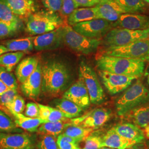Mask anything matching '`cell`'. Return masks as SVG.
<instances>
[{
	"instance_id": "6da1fadb",
	"label": "cell",
	"mask_w": 149,
	"mask_h": 149,
	"mask_svg": "<svg viewBox=\"0 0 149 149\" xmlns=\"http://www.w3.org/2000/svg\"><path fill=\"white\" fill-rule=\"evenodd\" d=\"M96 65L101 71L138 79L144 74L145 64L138 59L102 55L97 59Z\"/></svg>"
},
{
	"instance_id": "7a4b0ae2",
	"label": "cell",
	"mask_w": 149,
	"mask_h": 149,
	"mask_svg": "<svg viewBox=\"0 0 149 149\" xmlns=\"http://www.w3.org/2000/svg\"><path fill=\"white\" fill-rule=\"evenodd\" d=\"M68 70L63 63L51 61L42 66V90L50 95L55 96L66 88L69 81Z\"/></svg>"
},
{
	"instance_id": "3957f363",
	"label": "cell",
	"mask_w": 149,
	"mask_h": 149,
	"mask_svg": "<svg viewBox=\"0 0 149 149\" xmlns=\"http://www.w3.org/2000/svg\"><path fill=\"white\" fill-rule=\"evenodd\" d=\"M149 102V91L140 81L130 87L116 102L118 116H124L134 109Z\"/></svg>"
},
{
	"instance_id": "277c9868",
	"label": "cell",
	"mask_w": 149,
	"mask_h": 149,
	"mask_svg": "<svg viewBox=\"0 0 149 149\" xmlns=\"http://www.w3.org/2000/svg\"><path fill=\"white\" fill-rule=\"evenodd\" d=\"M63 22L56 13L48 11L36 12L27 17L26 29L32 35H42L62 26Z\"/></svg>"
},
{
	"instance_id": "5b68a950",
	"label": "cell",
	"mask_w": 149,
	"mask_h": 149,
	"mask_svg": "<svg viewBox=\"0 0 149 149\" xmlns=\"http://www.w3.org/2000/svg\"><path fill=\"white\" fill-rule=\"evenodd\" d=\"M63 44L75 52L85 55L95 53L101 44L100 39L86 37L69 25L62 26Z\"/></svg>"
},
{
	"instance_id": "8992f818",
	"label": "cell",
	"mask_w": 149,
	"mask_h": 149,
	"mask_svg": "<svg viewBox=\"0 0 149 149\" xmlns=\"http://www.w3.org/2000/svg\"><path fill=\"white\" fill-rule=\"evenodd\" d=\"M103 55L149 62V40H140L127 45L107 47Z\"/></svg>"
},
{
	"instance_id": "52a82bcc",
	"label": "cell",
	"mask_w": 149,
	"mask_h": 149,
	"mask_svg": "<svg viewBox=\"0 0 149 149\" xmlns=\"http://www.w3.org/2000/svg\"><path fill=\"white\" fill-rule=\"evenodd\" d=\"M149 38V28L145 30L132 31L114 28L103 37L102 43L107 47H119Z\"/></svg>"
},
{
	"instance_id": "ba28073f",
	"label": "cell",
	"mask_w": 149,
	"mask_h": 149,
	"mask_svg": "<svg viewBox=\"0 0 149 149\" xmlns=\"http://www.w3.org/2000/svg\"><path fill=\"white\" fill-rule=\"evenodd\" d=\"M79 77L83 80L90 96L91 103L99 104L104 100V93L95 70L84 61L79 65Z\"/></svg>"
},
{
	"instance_id": "9c48e42d",
	"label": "cell",
	"mask_w": 149,
	"mask_h": 149,
	"mask_svg": "<svg viewBox=\"0 0 149 149\" xmlns=\"http://www.w3.org/2000/svg\"><path fill=\"white\" fill-rule=\"evenodd\" d=\"M35 134L0 133V149H36Z\"/></svg>"
},
{
	"instance_id": "30bf717a",
	"label": "cell",
	"mask_w": 149,
	"mask_h": 149,
	"mask_svg": "<svg viewBox=\"0 0 149 149\" xmlns=\"http://www.w3.org/2000/svg\"><path fill=\"white\" fill-rule=\"evenodd\" d=\"M72 28L86 37L100 39L112 29L113 23L103 19H96L76 24Z\"/></svg>"
},
{
	"instance_id": "8fae6325",
	"label": "cell",
	"mask_w": 149,
	"mask_h": 149,
	"mask_svg": "<svg viewBox=\"0 0 149 149\" xmlns=\"http://www.w3.org/2000/svg\"><path fill=\"white\" fill-rule=\"evenodd\" d=\"M99 75L107 90L112 95H116L128 88L134 80L137 78L125 75L116 74L100 70Z\"/></svg>"
},
{
	"instance_id": "7c38bea8",
	"label": "cell",
	"mask_w": 149,
	"mask_h": 149,
	"mask_svg": "<svg viewBox=\"0 0 149 149\" xmlns=\"http://www.w3.org/2000/svg\"><path fill=\"white\" fill-rule=\"evenodd\" d=\"M62 26L52 32L33 37L34 48L37 51H43L61 47L63 44Z\"/></svg>"
},
{
	"instance_id": "4fadbf2b",
	"label": "cell",
	"mask_w": 149,
	"mask_h": 149,
	"mask_svg": "<svg viewBox=\"0 0 149 149\" xmlns=\"http://www.w3.org/2000/svg\"><path fill=\"white\" fill-rule=\"evenodd\" d=\"M124 28L132 31L145 30L149 28V16L123 13L117 21L113 23V28Z\"/></svg>"
},
{
	"instance_id": "5bb4252c",
	"label": "cell",
	"mask_w": 149,
	"mask_h": 149,
	"mask_svg": "<svg viewBox=\"0 0 149 149\" xmlns=\"http://www.w3.org/2000/svg\"><path fill=\"white\" fill-rule=\"evenodd\" d=\"M63 98L72 102L82 109H85L90 105V99L88 91L83 80L80 77L65 92Z\"/></svg>"
},
{
	"instance_id": "9a60e30c",
	"label": "cell",
	"mask_w": 149,
	"mask_h": 149,
	"mask_svg": "<svg viewBox=\"0 0 149 149\" xmlns=\"http://www.w3.org/2000/svg\"><path fill=\"white\" fill-rule=\"evenodd\" d=\"M42 85V66L39 63L32 74L22 84L21 90L25 96L36 99L40 94Z\"/></svg>"
},
{
	"instance_id": "2e32d148",
	"label": "cell",
	"mask_w": 149,
	"mask_h": 149,
	"mask_svg": "<svg viewBox=\"0 0 149 149\" xmlns=\"http://www.w3.org/2000/svg\"><path fill=\"white\" fill-rule=\"evenodd\" d=\"M95 7L98 19H105L112 23L117 21L124 13L114 0H101Z\"/></svg>"
},
{
	"instance_id": "e0dca14e",
	"label": "cell",
	"mask_w": 149,
	"mask_h": 149,
	"mask_svg": "<svg viewBox=\"0 0 149 149\" xmlns=\"http://www.w3.org/2000/svg\"><path fill=\"white\" fill-rule=\"evenodd\" d=\"M113 129L123 138L134 144L143 143L145 141L144 131L135 124L130 123L119 124L114 126Z\"/></svg>"
},
{
	"instance_id": "ac0fdd59",
	"label": "cell",
	"mask_w": 149,
	"mask_h": 149,
	"mask_svg": "<svg viewBox=\"0 0 149 149\" xmlns=\"http://www.w3.org/2000/svg\"><path fill=\"white\" fill-rule=\"evenodd\" d=\"M111 111L106 108H97L91 112L81 123L82 127L96 129L101 127L111 117Z\"/></svg>"
},
{
	"instance_id": "d6986e66",
	"label": "cell",
	"mask_w": 149,
	"mask_h": 149,
	"mask_svg": "<svg viewBox=\"0 0 149 149\" xmlns=\"http://www.w3.org/2000/svg\"><path fill=\"white\" fill-rule=\"evenodd\" d=\"M12 11L18 17H28L37 9L35 0H4Z\"/></svg>"
},
{
	"instance_id": "ffe728a7",
	"label": "cell",
	"mask_w": 149,
	"mask_h": 149,
	"mask_svg": "<svg viewBox=\"0 0 149 149\" xmlns=\"http://www.w3.org/2000/svg\"><path fill=\"white\" fill-rule=\"evenodd\" d=\"M102 147L114 149H125L134 145L132 142L123 138L119 135L113 128L102 136Z\"/></svg>"
},
{
	"instance_id": "44dd1931",
	"label": "cell",
	"mask_w": 149,
	"mask_h": 149,
	"mask_svg": "<svg viewBox=\"0 0 149 149\" xmlns=\"http://www.w3.org/2000/svg\"><path fill=\"white\" fill-rule=\"evenodd\" d=\"M39 63L36 56H29L23 59L18 65L16 69V78L21 84L32 74Z\"/></svg>"
},
{
	"instance_id": "7402d4cb",
	"label": "cell",
	"mask_w": 149,
	"mask_h": 149,
	"mask_svg": "<svg viewBox=\"0 0 149 149\" xmlns=\"http://www.w3.org/2000/svg\"><path fill=\"white\" fill-rule=\"evenodd\" d=\"M124 116L139 127H146L149 124V102L130 111Z\"/></svg>"
},
{
	"instance_id": "603a6c76",
	"label": "cell",
	"mask_w": 149,
	"mask_h": 149,
	"mask_svg": "<svg viewBox=\"0 0 149 149\" xmlns=\"http://www.w3.org/2000/svg\"><path fill=\"white\" fill-rule=\"evenodd\" d=\"M98 19L95 6L92 7H83L75 9L68 16V23L70 26L84 22Z\"/></svg>"
},
{
	"instance_id": "cb8c5ba5",
	"label": "cell",
	"mask_w": 149,
	"mask_h": 149,
	"mask_svg": "<svg viewBox=\"0 0 149 149\" xmlns=\"http://www.w3.org/2000/svg\"><path fill=\"white\" fill-rule=\"evenodd\" d=\"M52 105L69 119L79 117L83 111L81 108L74 103L64 98L54 100L52 102Z\"/></svg>"
},
{
	"instance_id": "d4e9b609",
	"label": "cell",
	"mask_w": 149,
	"mask_h": 149,
	"mask_svg": "<svg viewBox=\"0 0 149 149\" xmlns=\"http://www.w3.org/2000/svg\"><path fill=\"white\" fill-rule=\"evenodd\" d=\"M14 117V122L16 126L30 133L37 132L38 128L45 122L42 119L37 118L27 117L23 114H12Z\"/></svg>"
},
{
	"instance_id": "484cf974",
	"label": "cell",
	"mask_w": 149,
	"mask_h": 149,
	"mask_svg": "<svg viewBox=\"0 0 149 149\" xmlns=\"http://www.w3.org/2000/svg\"><path fill=\"white\" fill-rule=\"evenodd\" d=\"M72 125L71 120L58 121L55 122H45L38 128V132L42 135H50L58 138L59 135L63 133L65 129Z\"/></svg>"
},
{
	"instance_id": "4316f807",
	"label": "cell",
	"mask_w": 149,
	"mask_h": 149,
	"mask_svg": "<svg viewBox=\"0 0 149 149\" xmlns=\"http://www.w3.org/2000/svg\"><path fill=\"white\" fill-rule=\"evenodd\" d=\"M3 44L9 52H20L24 53H28L32 51L34 48L33 37L22 38L8 40L5 42Z\"/></svg>"
},
{
	"instance_id": "83f0119b",
	"label": "cell",
	"mask_w": 149,
	"mask_h": 149,
	"mask_svg": "<svg viewBox=\"0 0 149 149\" xmlns=\"http://www.w3.org/2000/svg\"><path fill=\"white\" fill-rule=\"evenodd\" d=\"M124 13H134L143 12L146 3L143 0H114Z\"/></svg>"
},
{
	"instance_id": "f1b7e54d",
	"label": "cell",
	"mask_w": 149,
	"mask_h": 149,
	"mask_svg": "<svg viewBox=\"0 0 149 149\" xmlns=\"http://www.w3.org/2000/svg\"><path fill=\"white\" fill-rule=\"evenodd\" d=\"M24 53L23 52H11L3 54L0 56V66L11 72L19 63Z\"/></svg>"
},
{
	"instance_id": "f546056e",
	"label": "cell",
	"mask_w": 149,
	"mask_h": 149,
	"mask_svg": "<svg viewBox=\"0 0 149 149\" xmlns=\"http://www.w3.org/2000/svg\"><path fill=\"white\" fill-rule=\"evenodd\" d=\"M0 21L22 27L21 19L12 11L4 0H0Z\"/></svg>"
},
{
	"instance_id": "4dcf8cb0",
	"label": "cell",
	"mask_w": 149,
	"mask_h": 149,
	"mask_svg": "<svg viewBox=\"0 0 149 149\" xmlns=\"http://www.w3.org/2000/svg\"><path fill=\"white\" fill-rule=\"evenodd\" d=\"M93 131V129L91 128H84L79 125H71L66 128L63 134L77 139L81 142L84 140Z\"/></svg>"
},
{
	"instance_id": "1f68e13d",
	"label": "cell",
	"mask_w": 149,
	"mask_h": 149,
	"mask_svg": "<svg viewBox=\"0 0 149 149\" xmlns=\"http://www.w3.org/2000/svg\"><path fill=\"white\" fill-rule=\"evenodd\" d=\"M22 132L11 118L0 109V133H17Z\"/></svg>"
},
{
	"instance_id": "d6a6232c",
	"label": "cell",
	"mask_w": 149,
	"mask_h": 149,
	"mask_svg": "<svg viewBox=\"0 0 149 149\" xmlns=\"http://www.w3.org/2000/svg\"><path fill=\"white\" fill-rule=\"evenodd\" d=\"M59 149H81L79 143L80 141L65 135L63 134L59 135L56 139Z\"/></svg>"
},
{
	"instance_id": "836d02e7",
	"label": "cell",
	"mask_w": 149,
	"mask_h": 149,
	"mask_svg": "<svg viewBox=\"0 0 149 149\" xmlns=\"http://www.w3.org/2000/svg\"><path fill=\"white\" fill-rule=\"evenodd\" d=\"M0 80L10 89L17 90L18 88L17 79L15 74L12 72L7 71L5 68L1 66Z\"/></svg>"
},
{
	"instance_id": "e575fe53",
	"label": "cell",
	"mask_w": 149,
	"mask_h": 149,
	"mask_svg": "<svg viewBox=\"0 0 149 149\" xmlns=\"http://www.w3.org/2000/svg\"><path fill=\"white\" fill-rule=\"evenodd\" d=\"M37 149H59L56 138L50 135H42L37 144Z\"/></svg>"
},
{
	"instance_id": "d590c367",
	"label": "cell",
	"mask_w": 149,
	"mask_h": 149,
	"mask_svg": "<svg viewBox=\"0 0 149 149\" xmlns=\"http://www.w3.org/2000/svg\"><path fill=\"white\" fill-rule=\"evenodd\" d=\"M21 26L10 24L0 21V39L11 37L21 29Z\"/></svg>"
},
{
	"instance_id": "8d00e7d4",
	"label": "cell",
	"mask_w": 149,
	"mask_h": 149,
	"mask_svg": "<svg viewBox=\"0 0 149 149\" xmlns=\"http://www.w3.org/2000/svg\"><path fill=\"white\" fill-rule=\"evenodd\" d=\"M102 137L98 134H91L84 140L85 145L81 149H99L102 148Z\"/></svg>"
},
{
	"instance_id": "74e56055",
	"label": "cell",
	"mask_w": 149,
	"mask_h": 149,
	"mask_svg": "<svg viewBox=\"0 0 149 149\" xmlns=\"http://www.w3.org/2000/svg\"><path fill=\"white\" fill-rule=\"evenodd\" d=\"M25 101L23 98L18 95L11 104L6 108L11 114H22L25 109Z\"/></svg>"
},
{
	"instance_id": "f35d334b",
	"label": "cell",
	"mask_w": 149,
	"mask_h": 149,
	"mask_svg": "<svg viewBox=\"0 0 149 149\" xmlns=\"http://www.w3.org/2000/svg\"><path fill=\"white\" fill-rule=\"evenodd\" d=\"M17 95V90L10 88L8 89L1 95H0V104L7 108L11 104Z\"/></svg>"
},
{
	"instance_id": "ab89813d",
	"label": "cell",
	"mask_w": 149,
	"mask_h": 149,
	"mask_svg": "<svg viewBox=\"0 0 149 149\" xmlns=\"http://www.w3.org/2000/svg\"><path fill=\"white\" fill-rule=\"evenodd\" d=\"M42 1L43 6L48 12L52 13H56V12L61 11L63 0H42Z\"/></svg>"
},
{
	"instance_id": "60d3db41",
	"label": "cell",
	"mask_w": 149,
	"mask_h": 149,
	"mask_svg": "<svg viewBox=\"0 0 149 149\" xmlns=\"http://www.w3.org/2000/svg\"><path fill=\"white\" fill-rule=\"evenodd\" d=\"M79 7L74 0H63V5L60 11V14L63 17H68Z\"/></svg>"
},
{
	"instance_id": "b9f144b4",
	"label": "cell",
	"mask_w": 149,
	"mask_h": 149,
	"mask_svg": "<svg viewBox=\"0 0 149 149\" xmlns=\"http://www.w3.org/2000/svg\"><path fill=\"white\" fill-rule=\"evenodd\" d=\"M69 118L65 117L64 114L59 109L50 107V114L47 122H55L58 121H66Z\"/></svg>"
},
{
	"instance_id": "7bdbcfd3",
	"label": "cell",
	"mask_w": 149,
	"mask_h": 149,
	"mask_svg": "<svg viewBox=\"0 0 149 149\" xmlns=\"http://www.w3.org/2000/svg\"><path fill=\"white\" fill-rule=\"evenodd\" d=\"M24 115L27 117L32 118H39V108L38 104L33 102L28 103L26 106Z\"/></svg>"
},
{
	"instance_id": "ee69618b",
	"label": "cell",
	"mask_w": 149,
	"mask_h": 149,
	"mask_svg": "<svg viewBox=\"0 0 149 149\" xmlns=\"http://www.w3.org/2000/svg\"><path fill=\"white\" fill-rule=\"evenodd\" d=\"M38 106L39 108V118L47 122V120L50 114V106H47L40 104H38Z\"/></svg>"
},
{
	"instance_id": "f6af8a7d",
	"label": "cell",
	"mask_w": 149,
	"mask_h": 149,
	"mask_svg": "<svg viewBox=\"0 0 149 149\" xmlns=\"http://www.w3.org/2000/svg\"><path fill=\"white\" fill-rule=\"evenodd\" d=\"M79 6L82 7H92L97 5L101 0H74Z\"/></svg>"
},
{
	"instance_id": "bcb514c9",
	"label": "cell",
	"mask_w": 149,
	"mask_h": 149,
	"mask_svg": "<svg viewBox=\"0 0 149 149\" xmlns=\"http://www.w3.org/2000/svg\"><path fill=\"white\" fill-rule=\"evenodd\" d=\"M149 147L147 145L143 143H139V144H134L132 146H130L125 149H148Z\"/></svg>"
},
{
	"instance_id": "7dc6e473",
	"label": "cell",
	"mask_w": 149,
	"mask_h": 149,
	"mask_svg": "<svg viewBox=\"0 0 149 149\" xmlns=\"http://www.w3.org/2000/svg\"><path fill=\"white\" fill-rule=\"evenodd\" d=\"M8 89H9V88L1 80H0V95H1Z\"/></svg>"
},
{
	"instance_id": "c3c4849f",
	"label": "cell",
	"mask_w": 149,
	"mask_h": 149,
	"mask_svg": "<svg viewBox=\"0 0 149 149\" xmlns=\"http://www.w3.org/2000/svg\"><path fill=\"white\" fill-rule=\"evenodd\" d=\"M144 128L145 129H144V132L145 138L149 139V124Z\"/></svg>"
},
{
	"instance_id": "681fc988",
	"label": "cell",
	"mask_w": 149,
	"mask_h": 149,
	"mask_svg": "<svg viewBox=\"0 0 149 149\" xmlns=\"http://www.w3.org/2000/svg\"><path fill=\"white\" fill-rule=\"evenodd\" d=\"M112 149V148H107V147H102V148H101L100 149Z\"/></svg>"
},
{
	"instance_id": "f907efd6",
	"label": "cell",
	"mask_w": 149,
	"mask_h": 149,
	"mask_svg": "<svg viewBox=\"0 0 149 149\" xmlns=\"http://www.w3.org/2000/svg\"><path fill=\"white\" fill-rule=\"evenodd\" d=\"M143 1L145 3H147L148 4H149V0H143Z\"/></svg>"
},
{
	"instance_id": "816d5d0a",
	"label": "cell",
	"mask_w": 149,
	"mask_h": 149,
	"mask_svg": "<svg viewBox=\"0 0 149 149\" xmlns=\"http://www.w3.org/2000/svg\"><path fill=\"white\" fill-rule=\"evenodd\" d=\"M148 82L149 84V74H148Z\"/></svg>"
},
{
	"instance_id": "f5cc1de1",
	"label": "cell",
	"mask_w": 149,
	"mask_h": 149,
	"mask_svg": "<svg viewBox=\"0 0 149 149\" xmlns=\"http://www.w3.org/2000/svg\"><path fill=\"white\" fill-rule=\"evenodd\" d=\"M146 145H147V146H148V147H149V141H148V142H147V143H146Z\"/></svg>"
},
{
	"instance_id": "db71d44e",
	"label": "cell",
	"mask_w": 149,
	"mask_h": 149,
	"mask_svg": "<svg viewBox=\"0 0 149 149\" xmlns=\"http://www.w3.org/2000/svg\"><path fill=\"white\" fill-rule=\"evenodd\" d=\"M148 149H149V148H148Z\"/></svg>"
},
{
	"instance_id": "11a10c76",
	"label": "cell",
	"mask_w": 149,
	"mask_h": 149,
	"mask_svg": "<svg viewBox=\"0 0 149 149\" xmlns=\"http://www.w3.org/2000/svg\"></svg>"
}]
</instances>
